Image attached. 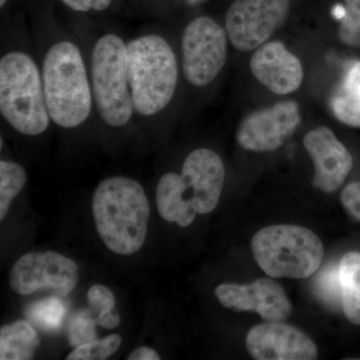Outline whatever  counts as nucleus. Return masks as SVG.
<instances>
[{"mask_svg":"<svg viewBox=\"0 0 360 360\" xmlns=\"http://www.w3.org/2000/svg\"><path fill=\"white\" fill-rule=\"evenodd\" d=\"M129 360H160V357L153 348L142 347L134 350L129 356Z\"/></svg>","mask_w":360,"mask_h":360,"instance_id":"28","label":"nucleus"},{"mask_svg":"<svg viewBox=\"0 0 360 360\" xmlns=\"http://www.w3.org/2000/svg\"><path fill=\"white\" fill-rule=\"evenodd\" d=\"M182 53L187 82L205 86L217 78L226 61V33L212 18H196L184 30Z\"/></svg>","mask_w":360,"mask_h":360,"instance_id":"8","label":"nucleus"},{"mask_svg":"<svg viewBox=\"0 0 360 360\" xmlns=\"http://www.w3.org/2000/svg\"><path fill=\"white\" fill-rule=\"evenodd\" d=\"M330 108L340 122L360 127V61L347 68L331 96Z\"/></svg>","mask_w":360,"mask_h":360,"instance_id":"16","label":"nucleus"},{"mask_svg":"<svg viewBox=\"0 0 360 360\" xmlns=\"http://www.w3.org/2000/svg\"><path fill=\"white\" fill-rule=\"evenodd\" d=\"M250 70L260 84L281 96L295 91L302 84L303 70L300 59L281 41L258 47L251 58Z\"/></svg>","mask_w":360,"mask_h":360,"instance_id":"15","label":"nucleus"},{"mask_svg":"<svg viewBox=\"0 0 360 360\" xmlns=\"http://www.w3.org/2000/svg\"><path fill=\"white\" fill-rule=\"evenodd\" d=\"M96 319H92L89 310H82L78 312L70 323V340L71 345L75 347L96 340L97 336L96 326Z\"/></svg>","mask_w":360,"mask_h":360,"instance_id":"25","label":"nucleus"},{"mask_svg":"<svg viewBox=\"0 0 360 360\" xmlns=\"http://www.w3.org/2000/svg\"><path fill=\"white\" fill-rule=\"evenodd\" d=\"M0 111L20 134L39 135L49 127L44 82L34 61L22 52H11L0 60Z\"/></svg>","mask_w":360,"mask_h":360,"instance_id":"4","label":"nucleus"},{"mask_svg":"<svg viewBox=\"0 0 360 360\" xmlns=\"http://www.w3.org/2000/svg\"><path fill=\"white\" fill-rule=\"evenodd\" d=\"M253 257L260 269L274 278H307L321 266L324 248L309 229L296 225H272L255 234Z\"/></svg>","mask_w":360,"mask_h":360,"instance_id":"5","label":"nucleus"},{"mask_svg":"<svg viewBox=\"0 0 360 360\" xmlns=\"http://www.w3.org/2000/svg\"><path fill=\"white\" fill-rule=\"evenodd\" d=\"M345 13L340 27V37L352 46H360V0H345Z\"/></svg>","mask_w":360,"mask_h":360,"instance_id":"24","label":"nucleus"},{"mask_svg":"<svg viewBox=\"0 0 360 360\" xmlns=\"http://www.w3.org/2000/svg\"><path fill=\"white\" fill-rule=\"evenodd\" d=\"M127 70L137 113L151 116L167 108L179 78L176 58L167 40L158 35H146L129 42Z\"/></svg>","mask_w":360,"mask_h":360,"instance_id":"3","label":"nucleus"},{"mask_svg":"<svg viewBox=\"0 0 360 360\" xmlns=\"http://www.w3.org/2000/svg\"><path fill=\"white\" fill-rule=\"evenodd\" d=\"M66 6L77 11H104L110 6L111 0H63Z\"/></svg>","mask_w":360,"mask_h":360,"instance_id":"27","label":"nucleus"},{"mask_svg":"<svg viewBox=\"0 0 360 360\" xmlns=\"http://www.w3.org/2000/svg\"><path fill=\"white\" fill-rule=\"evenodd\" d=\"M215 295L226 309L234 311H255L265 321H283L292 307L283 286L269 278H259L250 284H220Z\"/></svg>","mask_w":360,"mask_h":360,"instance_id":"12","label":"nucleus"},{"mask_svg":"<svg viewBox=\"0 0 360 360\" xmlns=\"http://www.w3.org/2000/svg\"><path fill=\"white\" fill-rule=\"evenodd\" d=\"M58 296H52L32 303L27 309L30 319L44 330H58L63 324L66 309L65 303Z\"/></svg>","mask_w":360,"mask_h":360,"instance_id":"21","label":"nucleus"},{"mask_svg":"<svg viewBox=\"0 0 360 360\" xmlns=\"http://www.w3.org/2000/svg\"><path fill=\"white\" fill-rule=\"evenodd\" d=\"M290 6V0H236L225 20L232 45L240 51L262 46L286 20Z\"/></svg>","mask_w":360,"mask_h":360,"instance_id":"10","label":"nucleus"},{"mask_svg":"<svg viewBox=\"0 0 360 360\" xmlns=\"http://www.w3.org/2000/svg\"><path fill=\"white\" fill-rule=\"evenodd\" d=\"M180 198L198 214L212 212L219 205L225 179V168L217 153L200 148L187 156L181 175H162Z\"/></svg>","mask_w":360,"mask_h":360,"instance_id":"7","label":"nucleus"},{"mask_svg":"<svg viewBox=\"0 0 360 360\" xmlns=\"http://www.w3.org/2000/svg\"><path fill=\"white\" fill-rule=\"evenodd\" d=\"M42 79L47 110L53 122L73 129L87 120L91 91L77 45L68 41L54 44L45 56Z\"/></svg>","mask_w":360,"mask_h":360,"instance_id":"2","label":"nucleus"},{"mask_svg":"<svg viewBox=\"0 0 360 360\" xmlns=\"http://www.w3.org/2000/svg\"><path fill=\"white\" fill-rule=\"evenodd\" d=\"M40 343L32 324L18 321L0 329V359H32Z\"/></svg>","mask_w":360,"mask_h":360,"instance_id":"17","label":"nucleus"},{"mask_svg":"<svg viewBox=\"0 0 360 360\" xmlns=\"http://www.w3.org/2000/svg\"><path fill=\"white\" fill-rule=\"evenodd\" d=\"M25 168L13 161H0V219H6L11 202L25 186Z\"/></svg>","mask_w":360,"mask_h":360,"instance_id":"19","label":"nucleus"},{"mask_svg":"<svg viewBox=\"0 0 360 360\" xmlns=\"http://www.w3.org/2000/svg\"><path fill=\"white\" fill-rule=\"evenodd\" d=\"M300 123L298 104L292 101H281L246 116L239 124L236 141L246 150L269 153L285 143Z\"/></svg>","mask_w":360,"mask_h":360,"instance_id":"11","label":"nucleus"},{"mask_svg":"<svg viewBox=\"0 0 360 360\" xmlns=\"http://www.w3.org/2000/svg\"><path fill=\"white\" fill-rule=\"evenodd\" d=\"M246 347L257 360H314L316 345L300 329L281 321L255 326L246 336Z\"/></svg>","mask_w":360,"mask_h":360,"instance_id":"13","label":"nucleus"},{"mask_svg":"<svg viewBox=\"0 0 360 360\" xmlns=\"http://www.w3.org/2000/svg\"><path fill=\"white\" fill-rule=\"evenodd\" d=\"M90 309L96 314L98 326L106 329H115L120 326V315L115 307L112 291L101 284H94L87 292Z\"/></svg>","mask_w":360,"mask_h":360,"instance_id":"20","label":"nucleus"},{"mask_svg":"<svg viewBox=\"0 0 360 360\" xmlns=\"http://www.w3.org/2000/svg\"><path fill=\"white\" fill-rule=\"evenodd\" d=\"M341 201L352 217L360 220V182H352L343 189Z\"/></svg>","mask_w":360,"mask_h":360,"instance_id":"26","label":"nucleus"},{"mask_svg":"<svg viewBox=\"0 0 360 360\" xmlns=\"http://www.w3.org/2000/svg\"><path fill=\"white\" fill-rule=\"evenodd\" d=\"M92 213L98 236L112 252L130 255L141 250L150 207L136 180L123 176L104 179L94 191Z\"/></svg>","mask_w":360,"mask_h":360,"instance_id":"1","label":"nucleus"},{"mask_svg":"<svg viewBox=\"0 0 360 360\" xmlns=\"http://www.w3.org/2000/svg\"><path fill=\"white\" fill-rule=\"evenodd\" d=\"M342 309L348 321L360 326V253H347L340 264Z\"/></svg>","mask_w":360,"mask_h":360,"instance_id":"18","label":"nucleus"},{"mask_svg":"<svg viewBox=\"0 0 360 360\" xmlns=\"http://www.w3.org/2000/svg\"><path fill=\"white\" fill-rule=\"evenodd\" d=\"M6 0H0V6H4L6 4Z\"/></svg>","mask_w":360,"mask_h":360,"instance_id":"30","label":"nucleus"},{"mask_svg":"<svg viewBox=\"0 0 360 360\" xmlns=\"http://www.w3.org/2000/svg\"><path fill=\"white\" fill-rule=\"evenodd\" d=\"M316 295L330 307L342 305L340 265L328 264L317 274L314 279Z\"/></svg>","mask_w":360,"mask_h":360,"instance_id":"22","label":"nucleus"},{"mask_svg":"<svg viewBox=\"0 0 360 360\" xmlns=\"http://www.w3.org/2000/svg\"><path fill=\"white\" fill-rule=\"evenodd\" d=\"M303 146L314 162L312 184L323 193L340 188L352 170L354 160L328 127H317L305 135Z\"/></svg>","mask_w":360,"mask_h":360,"instance_id":"14","label":"nucleus"},{"mask_svg":"<svg viewBox=\"0 0 360 360\" xmlns=\"http://www.w3.org/2000/svg\"><path fill=\"white\" fill-rule=\"evenodd\" d=\"M122 336L111 335L101 340L84 343L73 349L66 357L68 360H104L117 352L122 345Z\"/></svg>","mask_w":360,"mask_h":360,"instance_id":"23","label":"nucleus"},{"mask_svg":"<svg viewBox=\"0 0 360 360\" xmlns=\"http://www.w3.org/2000/svg\"><path fill=\"white\" fill-rule=\"evenodd\" d=\"M92 86L97 110L110 127L127 124L134 112L127 70V45L115 34L96 42L91 56Z\"/></svg>","mask_w":360,"mask_h":360,"instance_id":"6","label":"nucleus"},{"mask_svg":"<svg viewBox=\"0 0 360 360\" xmlns=\"http://www.w3.org/2000/svg\"><path fill=\"white\" fill-rule=\"evenodd\" d=\"M79 271L70 258L56 252H28L14 264L9 284L14 292L30 295L39 290H51L65 297L75 290Z\"/></svg>","mask_w":360,"mask_h":360,"instance_id":"9","label":"nucleus"},{"mask_svg":"<svg viewBox=\"0 0 360 360\" xmlns=\"http://www.w3.org/2000/svg\"><path fill=\"white\" fill-rule=\"evenodd\" d=\"M187 2H189V4H198V2L202 1V0H186Z\"/></svg>","mask_w":360,"mask_h":360,"instance_id":"29","label":"nucleus"}]
</instances>
